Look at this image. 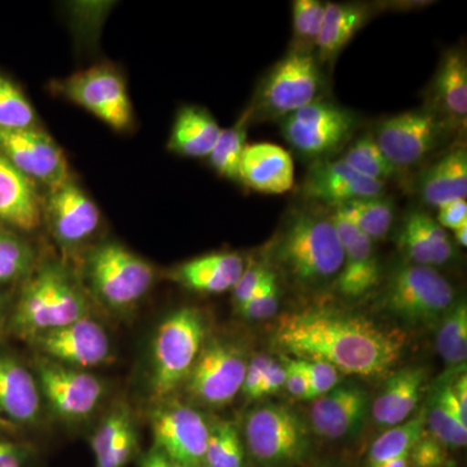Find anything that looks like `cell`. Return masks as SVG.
I'll use <instances>...</instances> for the list:
<instances>
[{"mask_svg":"<svg viewBox=\"0 0 467 467\" xmlns=\"http://www.w3.org/2000/svg\"><path fill=\"white\" fill-rule=\"evenodd\" d=\"M273 340L295 358L324 361L339 373L364 378L387 376L405 346L400 331L328 309L285 313L276 322Z\"/></svg>","mask_w":467,"mask_h":467,"instance_id":"6da1fadb","label":"cell"},{"mask_svg":"<svg viewBox=\"0 0 467 467\" xmlns=\"http://www.w3.org/2000/svg\"><path fill=\"white\" fill-rule=\"evenodd\" d=\"M272 259L295 284L321 288L335 284L342 272L344 250L331 216L295 211L272 244Z\"/></svg>","mask_w":467,"mask_h":467,"instance_id":"7a4b0ae2","label":"cell"},{"mask_svg":"<svg viewBox=\"0 0 467 467\" xmlns=\"http://www.w3.org/2000/svg\"><path fill=\"white\" fill-rule=\"evenodd\" d=\"M88 303L69 273L57 264H45L21 292L12 317L18 337L33 340L88 317Z\"/></svg>","mask_w":467,"mask_h":467,"instance_id":"3957f363","label":"cell"},{"mask_svg":"<svg viewBox=\"0 0 467 467\" xmlns=\"http://www.w3.org/2000/svg\"><path fill=\"white\" fill-rule=\"evenodd\" d=\"M207 337V325L199 310L183 308L162 321L152 347L150 387L165 400L186 382Z\"/></svg>","mask_w":467,"mask_h":467,"instance_id":"277c9868","label":"cell"},{"mask_svg":"<svg viewBox=\"0 0 467 467\" xmlns=\"http://www.w3.org/2000/svg\"><path fill=\"white\" fill-rule=\"evenodd\" d=\"M383 306L409 325L435 324L456 300L453 285L435 267L405 264L396 267L383 290Z\"/></svg>","mask_w":467,"mask_h":467,"instance_id":"5b68a950","label":"cell"},{"mask_svg":"<svg viewBox=\"0 0 467 467\" xmlns=\"http://www.w3.org/2000/svg\"><path fill=\"white\" fill-rule=\"evenodd\" d=\"M245 444L261 465H297L309 456L310 434L303 418L290 407L266 404L245 418Z\"/></svg>","mask_w":467,"mask_h":467,"instance_id":"8992f818","label":"cell"},{"mask_svg":"<svg viewBox=\"0 0 467 467\" xmlns=\"http://www.w3.org/2000/svg\"><path fill=\"white\" fill-rule=\"evenodd\" d=\"M324 77L312 51L295 48L267 73L251 116L281 119L319 100Z\"/></svg>","mask_w":467,"mask_h":467,"instance_id":"52a82bcc","label":"cell"},{"mask_svg":"<svg viewBox=\"0 0 467 467\" xmlns=\"http://www.w3.org/2000/svg\"><path fill=\"white\" fill-rule=\"evenodd\" d=\"M86 269L97 296L115 309L134 306L150 291L155 279L149 263L117 243L95 248Z\"/></svg>","mask_w":467,"mask_h":467,"instance_id":"ba28073f","label":"cell"},{"mask_svg":"<svg viewBox=\"0 0 467 467\" xmlns=\"http://www.w3.org/2000/svg\"><path fill=\"white\" fill-rule=\"evenodd\" d=\"M279 124L292 149L306 158L322 159L349 140L358 119L350 110L319 99L279 119Z\"/></svg>","mask_w":467,"mask_h":467,"instance_id":"9c48e42d","label":"cell"},{"mask_svg":"<svg viewBox=\"0 0 467 467\" xmlns=\"http://www.w3.org/2000/svg\"><path fill=\"white\" fill-rule=\"evenodd\" d=\"M448 125L431 109L389 117L378 125L374 140L396 169L420 164L438 149Z\"/></svg>","mask_w":467,"mask_h":467,"instance_id":"30bf717a","label":"cell"},{"mask_svg":"<svg viewBox=\"0 0 467 467\" xmlns=\"http://www.w3.org/2000/svg\"><path fill=\"white\" fill-rule=\"evenodd\" d=\"M248 359L234 344L212 340L202 347L187 377L186 391L208 407H223L242 391Z\"/></svg>","mask_w":467,"mask_h":467,"instance_id":"8fae6325","label":"cell"},{"mask_svg":"<svg viewBox=\"0 0 467 467\" xmlns=\"http://www.w3.org/2000/svg\"><path fill=\"white\" fill-rule=\"evenodd\" d=\"M155 448L182 467H205L209 423L196 409L165 401L150 414Z\"/></svg>","mask_w":467,"mask_h":467,"instance_id":"7c38bea8","label":"cell"},{"mask_svg":"<svg viewBox=\"0 0 467 467\" xmlns=\"http://www.w3.org/2000/svg\"><path fill=\"white\" fill-rule=\"evenodd\" d=\"M60 90L67 99L92 113L115 130H125L133 109L121 76L109 67H92L67 77Z\"/></svg>","mask_w":467,"mask_h":467,"instance_id":"4fadbf2b","label":"cell"},{"mask_svg":"<svg viewBox=\"0 0 467 467\" xmlns=\"http://www.w3.org/2000/svg\"><path fill=\"white\" fill-rule=\"evenodd\" d=\"M36 373L39 391L54 413L63 420H85L100 404L103 384L86 371L42 358Z\"/></svg>","mask_w":467,"mask_h":467,"instance_id":"5bb4252c","label":"cell"},{"mask_svg":"<svg viewBox=\"0 0 467 467\" xmlns=\"http://www.w3.org/2000/svg\"><path fill=\"white\" fill-rule=\"evenodd\" d=\"M0 155L33 182L38 181L50 189L69 178L63 150L41 129L0 128Z\"/></svg>","mask_w":467,"mask_h":467,"instance_id":"9a60e30c","label":"cell"},{"mask_svg":"<svg viewBox=\"0 0 467 467\" xmlns=\"http://www.w3.org/2000/svg\"><path fill=\"white\" fill-rule=\"evenodd\" d=\"M32 342L46 358L79 370L100 367L112 358L109 335L88 317L38 335Z\"/></svg>","mask_w":467,"mask_h":467,"instance_id":"2e32d148","label":"cell"},{"mask_svg":"<svg viewBox=\"0 0 467 467\" xmlns=\"http://www.w3.org/2000/svg\"><path fill=\"white\" fill-rule=\"evenodd\" d=\"M46 212L52 235L64 247L88 241L100 223L99 209L70 178L50 189Z\"/></svg>","mask_w":467,"mask_h":467,"instance_id":"e0dca14e","label":"cell"},{"mask_svg":"<svg viewBox=\"0 0 467 467\" xmlns=\"http://www.w3.org/2000/svg\"><path fill=\"white\" fill-rule=\"evenodd\" d=\"M370 408L367 391L358 384H337L316 399L310 409V427L315 434L330 441L359 434Z\"/></svg>","mask_w":467,"mask_h":467,"instance_id":"ac0fdd59","label":"cell"},{"mask_svg":"<svg viewBox=\"0 0 467 467\" xmlns=\"http://www.w3.org/2000/svg\"><path fill=\"white\" fill-rule=\"evenodd\" d=\"M344 250L342 272L335 285L343 296L358 299L376 287L380 276L374 242L339 212L330 214Z\"/></svg>","mask_w":467,"mask_h":467,"instance_id":"d6986e66","label":"cell"},{"mask_svg":"<svg viewBox=\"0 0 467 467\" xmlns=\"http://www.w3.org/2000/svg\"><path fill=\"white\" fill-rule=\"evenodd\" d=\"M386 183L370 180L349 168L342 159L319 160L303 184V193L309 201L333 207L356 199L382 196Z\"/></svg>","mask_w":467,"mask_h":467,"instance_id":"ffe728a7","label":"cell"},{"mask_svg":"<svg viewBox=\"0 0 467 467\" xmlns=\"http://www.w3.org/2000/svg\"><path fill=\"white\" fill-rule=\"evenodd\" d=\"M239 182L260 193L288 192L295 183L294 160L276 144H247L242 156Z\"/></svg>","mask_w":467,"mask_h":467,"instance_id":"44dd1931","label":"cell"},{"mask_svg":"<svg viewBox=\"0 0 467 467\" xmlns=\"http://www.w3.org/2000/svg\"><path fill=\"white\" fill-rule=\"evenodd\" d=\"M398 245L409 263L434 267L453 259L454 245L435 218L423 211H411L402 221Z\"/></svg>","mask_w":467,"mask_h":467,"instance_id":"7402d4cb","label":"cell"},{"mask_svg":"<svg viewBox=\"0 0 467 467\" xmlns=\"http://www.w3.org/2000/svg\"><path fill=\"white\" fill-rule=\"evenodd\" d=\"M41 416L38 382L26 367L0 356V420L11 425H33Z\"/></svg>","mask_w":467,"mask_h":467,"instance_id":"603a6c76","label":"cell"},{"mask_svg":"<svg viewBox=\"0 0 467 467\" xmlns=\"http://www.w3.org/2000/svg\"><path fill=\"white\" fill-rule=\"evenodd\" d=\"M426 380V368L420 367L404 368L392 374L371 407L377 425L389 429L408 420L420 404Z\"/></svg>","mask_w":467,"mask_h":467,"instance_id":"cb8c5ba5","label":"cell"},{"mask_svg":"<svg viewBox=\"0 0 467 467\" xmlns=\"http://www.w3.org/2000/svg\"><path fill=\"white\" fill-rule=\"evenodd\" d=\"M432 109L448 126L465 125L467 64L460 50L445 52L431 86Z\"/></svg>","mask_w":467,"mask_h":467,"instance_id":"d4e9b609","label":"cell"},{"mask_svg":"<svg viewBox=\"0 0 467 467\" xmlns=\"http://www.w3.org/2000/svg\"><path fill=\"white\" fill-rule=\"evenodd\" d=\"M41 213L36 183L0 155V221L33 230L41 223Z\"/></svg>","mask_w":467,"mask_h":467,"instance_id":"484cf974","label":"cell"},{"mask_svg":"<svg viewBox=\"0 0 467 467\" xmlns=\"http://www.w3.org/2000/svg\"><path fill=\"white\" fill-rule=\"evenodd\" d=\"M420 195L425 204L434 208L454 201H466L465 147H454L426 169L420 180Z\"/></svg>","mask_w":467,"mask_h":467,"instance_id":"4316f807","label":"cell"},{"mask_svg":"<svg viewBox=\"0 0 467 467\" xmlns=\"http://www.w3.org/2000/svg\"><path fill=\"white\" fill-rule=\"evenodd\" d=\"M244 269L239 254H212L183 264L175 270L174 278L190 290L221 294L235 287Z\"/></svg>","mask_w":467,"mask_h":467,"instance_id":"83f0119b","label":"cell"},{"mask_svg":"<svg viewBox=\"0 0 467 467\" xmlns=\"http://www.w3.org/2000/svg\"><path fill=\"white\" fill-rule=\"evenodd\" d=\"M137 432L130 411L119 405L101 420L91 438L97 467H125L134 456Z\"/></svg>","mask_w":467,"mask_h":467,"instance_id":"f1b7e54d","label":"cell"},{"mask_svg":"<svg viewBox=\"0 0 467 467\" xmlns=\"http://www.w3.org/2000/svg\"><path fill=\"white\" fill-rule=\"evenodd\" d=\"M216 119L202 107H183L175 117L169 150L189 158H208L220 137Z\"/></svg>","mask_w":467,"mask_h":467,"instance_id":"f546056e","label":"cell"},{"mask_svg":"<svg viewBox=\"0 0 467 467\" xmlns=\"http://www.w3.org/2000/svg\"><path fill=\"white\" fill-rule=\"evenodd\" d=\"M368 9L350 3H327L324 24L316 43L318 60H330L346 47L350 39L367 24Z\"/></svg>","mask_w":467,"mask_h":467,"instance_id":"4dcf8cb0","label":"cell"},{"mask_svg":"<svg viewBox=\"0 0 467 467\" xmlns=\"http://www.w3.org/2000/svg\"><path fill=\"white\" fill-rule=\"evenodd\" d=\"M334 211L339 212L373 242L383 239L395 220V204L383 195L344 202Z\"/></svg>","mask_w":467,"mask_h":467,"instance_id":"1f68e13d","label":"cell"},{"mask_svg":"<svg viewBox=\"0 0 467 467\" xmlns=\"http://www.w3.org/2000/svg\"><path fill=\"white\" fill-rule=\"evenodd\" d=\"M425 411L409 418L400 425L389 427L371 445L368 451V465L409 456L418 439L425 432Z\"/></svg>","mask_w":467,"mask_h":467,"instance_id":"d6a6232c","label":"cell"},{"mask_svg":"<svg viewBox=\"0 0 467 467\" xmlns=\"http://www.w3.org/2000/svg\"><path fill=\"white\" fill-rule=\"evenodd\" d=\"M436 348L445 364L451 368L465 367L467 358V306L465 300L457 301L442 316L436 335Z\"/></svg>","mask_w":467,"mask_h":467,"instance_id":"836d02e7","label":"cell"},{"mask_svg":"<svg viewBox=\"0 0 467 467\" xmlns=\"http://www.w3.org/2000/svg\"><path fill=\"white\" fill-rule=\"evenodd\" d=\"M251 119V110H247L232 128L223 129L216 146L208 156L214 171L227 180L239 182V171L243 152L247 146V129Z\"/></svg>","mask_w":467,"mask_h":467,"instance_id":"e575fe53","label":"cell"},{"mask_svg":"<svg viewBox=\"0 0 467 467\" xmlns=\"http://www.w3.org/2000/svg\"><path fill=\"white\" fill-rule=\"evenodd\" d=\"M244 442L238 429L226 420L209 425L205 467H244Z\"/></svg>","mask_w":467,"mask_h":467,"instance_id":"d590c367","label":"cell"},{"mask_svg":"<svg viewBox=\"0 0 467 467\" xmlns=\"http://www.w3.org/2000/svg\"><path fill=\"white\" fill-rule=\"evenodd\" d=\"M342 160L353 171L379 182L386 183L389 178H392L399 171L384 156L373 134L368 133L359 137Z\"/></svg>","mask_w":467,"mask_h":467,"instance_id":"8d00e7d4","label":"cell"},{"mask_svg":"<svg viewBox=\"0 0 467 467\" xmlns=\"http://www.w3.org/2000/svg\"><path fill=\"white\" fill-rule=\"evenodd\" d=\"M0 128L30 130L38 128V117L24 92L8 77L0 75Z\"/></svg>","mask_w":467,"mask_h":467,"instance_id":"74e56055","label":"cell"},{"mask_svg":"<svg viewBox=\"0 0 467 467\" xmlns=\"http://www.w3.org/2000/svg\"><path fill=\"white\" fill-rule=\"evenodd\" d=\"M33 265L34 254L29 244L0 223V285L29 275Z\"/></svg>","mask_w":467,"mask_h":467,"instance_id":"f35d334b","label":"cell"},{"mask_svg":"<svg viewBox=\"0 0 467 467\" xmlns=\"http://www.w3.org/2000/svg\"><path fill=\"white\" fill-rule=\"evenodd\" d=\"M423 411H425V426L429 427V430H426L427 432L447 448L456 450V448L465 447L467 425L448 410L435 395L429 408L423 409Z\"/></svg>","mask_w":467,"mask_h":467,"instance_id":"ab89813d","label":"cell"},{"mask_svg":"<svg viewBox=\"0 0 467 467\" xmlns=\"http://www.w3.org/2000/svg\"><path fill=\"white\" fill-rule=\"evenodd\" d=\"M326 5L318 0H296L292 3V26L296 48L309 50L316 46L324 24Z\"/></svg>","mask_w":467,"mask_h":467,"instance_id":"60d3db41","label":"cell"},{"mask_svg":"<svg viewBox=\"0 0 467 467\" xmlns=\"http://www.w3.org/2000/svg\"><path fill=\"white\" fill-rule=\"evenodd\" d=\"M279 308V287L276 284V275L273 273L247 303L239 306V312L244 318L261 321L275 317Z\"/></svg>","mask_w":467,"mask_h":467,"instance_id":"b9f144b4","label":"cell"},{"mask_svg":"<svg viewBox=\"0 0 467 467\" xmlns=\"http://www.w3.org/2000/svg\"><path fill=\"white\" fill-rule=\"evenodd\" d=\"M296 359L297 365L309 382L308 400H316L330 392L340 383V373L330 364L316 359Z\"/></svg>","mask_w":467,"mask_h":467,"instance_id":"7bdbcfd3","label":"cell"},{"mask_svg":"<svg viewBox=\"0 0 467 467\" xmlns=\"http://www.w3.org/2000/svg\"><path fill=\"white\" fill-rule=\"evenodd\" d=\"M447 450L445 445L425 430L409 451V465L410 467H451Z\"/></svg>","mask_w":467,"mask_h":467,"instance_id":"ee69618b","label":"cell"},{"mask_svg":"<svg viewBox=\"0 0 467 467\" xmlns=\"http://www.w3.org/2000/svg\"><path fill=\"white\" fill-rule=\"evenodd\" d=\"M273 270L260 264H252L245 266L244 272L235 285L234 290V301H235L236 308L247 303L248 300L263 287L266 279L273 275Z\"/></svg>","mask_w":467,"mask_h":467,"instance_id":"f6af8a7d","label":"cell"},{"mask_svg":"<svg viewBox=\"0 0 467 467\" xmlns=\"http://www.w3.org/2000/svg\"><path fill=\"white\" fill-rule=\"evenodd\" d=\"M285 365L276 361L275 358L270 359L265 374H264L263 380H261L259 389L254 392V400H259V399L265 398V396L275 395V393L278 392L282 387H285Z\"/></svg>","mask_w":467,"mask_h":467,"instance_id":"bcb514c9","label":"cell"},{"mask_svg":"<svg viewBox=\"0 0 467 467\" xmlns=\"http://www.w3.org/2000/svg\"><path fill=\"white\" fill-rule=\"evenodd\" d=\"M285 387L292 398L308 400L309 382L306 374L301 371L295 358H285Z\"/></svg>","mask_w":467,"mask_h":467,"instance_id":"7dc6e473","label":"cell"},{"mask_svg":"<svg viewBox=\"0 0 467 467\" xmlns=\"http://www.w3.org/2000/svg\"><path fill=\"white\" fill-rule=\"evenodd\" d=\"M436 223L442 229L457 230L467 225V202L466 201H454L447 202L438 208Z\"/></svg>","mask_w":467,"mask_h":467,"instance_id":"c3c4849f","label":"cell"},{"mask_svg":"<svg viewBox=\"0 0 467 467\" xmlns=\"http://www.w3.org/2000/svg\"><path fill=\"white\" fill-rule=\"evenodd\" d=\"M270 359H272L270 356L256 355L248 361L242 392L244 393L248 399H251V400H254V392L259 389L261 380H263L264 374H265Z\"/></svg>","mask_w":467,"mask_h":467,"instance_id":"681fc988","label":"cell"},{"mask_svg":"<svg viewBox=\"0 0 467 467\" xmlns=\"http://www.w3.org/2000/svg\"><path fill=\"white\" fill-rule=\"evenodd\" d=\"M26 456V448L0 441V467H23Z\"/></svg>","mask_w":467,"mask_h":467,"instance_id":"f907efd6","label":"cell"},{"mask_svg":"<svg viewBox=\"0 0 467 467\" xmlns=\"http://www.w3.org/2000/svg\"><path fill=\"white\" fill-rule=\"evenodd\" d=\"M451 389H453L454 396H456L457 401L467 413V378L466 374H461L457 378L456 383L451 384Z\"/></svg>","mask_w":467,"mask_h":467,"instance_id":"816d5d0a","label":"cell"},{"mask_svg":"<svg viewBox=\"0 0 467 467\" xmlns=\"http://www.w3.org/2000/svg\"><path fill=\"white\" fill-rule=\"evenodd\" d=\"M140 467H164V454L153 448L143 457Z\"/></svg>","mask_w":467,"mask_h":467,"instance_id":"f5cc1de1","label":"cell"},{"mask_svg":"<svg viewBox=\"0 0 467 467\" xmlns=\"http://www.w3.org/2000/svg\"><path fill=\"white\" fill-rule=\"evenodd\" d=\"M368 467H410V465H409L408 456H404L386 461V462L377 463V465H368Z\"/></svg>","mask_w":467,"mask_h":467,"instance_id":"db71d44e","label":"cell"},{"mask_svg":"<svg viewBox=\"0 0 467 467\" xmlns=\"http://www.w3.org/2000/svg\"><path fill=\"white\" fill-rule=\"evenodd\" d=\"M454 238H456L457 243L462 247H466L467 245V225H463L459 227V229L454 230Z\"/></svg>","mask_w":467,"mask_h":467,"instance_id":"11a10c76","label":"cell"},{"mask_svg":"<svg viewBox=\"0 0 467 467\" xmlns=\"http://www.w3.org/2000/svg\"><path fill=\"white\" fill-rule=\"evenodd\" d=\"M0 309H2V306H0Z\"/></svg>","mask_w":467,"mask_h":467,"instance_id":"9f6ffc18","label":"cell"}]
</instances>
